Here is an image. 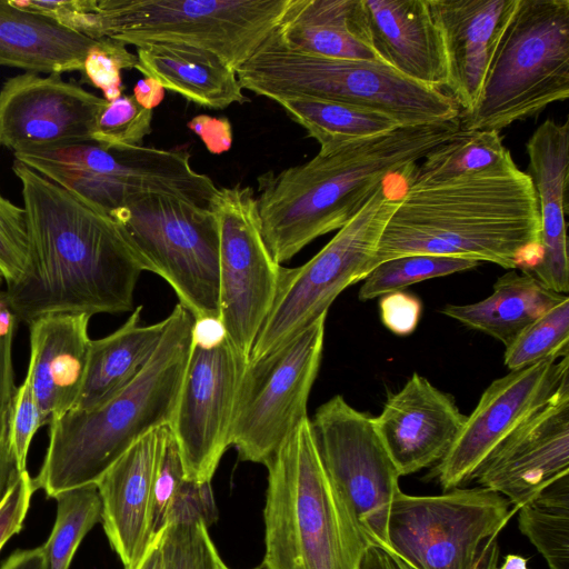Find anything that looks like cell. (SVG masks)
Here are the masks:
<instances>
[{
	"instance_id": "f35d334b",
	"label": "cell",
	"mask_w": 569,
	"mask_h": 569,
	"mask_svg": "<svg viewBox=\"0 0 569 569\" xmlns=\"http://www.w3.org/2000/svg\"><path fill=\"white\" fill-rule=\"evenodd\" d=\"M183 479V463L173 433L169 425L160 427L151 490L150 533L152 539L166 528L169 508Z\"/></svg>"
},
{
	"instance_id": "277c9868",
	"label": "cell",
	"mask_w": 569,
	"mask_h": 569,
	"mask_svg": "<svg viewBox=\"0 0 569 569\" xmlns=\"http://www.w3.org/2000/svg\"><path fill=\"white\" fill-rule=\"evenodd\" d=\"M137 377L104 403L70 410L49 426V445L36 489L58 493L96 483L133 443L170 425L192 349L194 317L178 303Z\"/></svg>"
},
{
	"instance_id": "db71d44e",
	"label": "cell",
	"mask_w": 569,
	"mask_h": 569,
	"mask_svg": "<svg viewBox=\"0 0 569 569\" xmlns=\"http://www.w3.org/2000/svg\"><path fill=\"white\" fill-rule=\"evenodd\" d=\"M218 569H229L223 562L219 566ZM257 569H264V568H257Z\"/></svg>"
},
{
	"instance_id": "2e32d148",
	"label": "cell",
	"mask_w": 569,
	"mask_h": 569,
	"mask_svg": "<svg viewBox=\"0 0 569 569\" xmlns=\"http://www.w3.org/2000/svg\"><path fill=\"white\" fill-rule=\"evenodd\" d=\"M567 378L569 355L509 371L493 380L436 467L441 487L451 490L472 480L497 446L542 408Z\"/></svg>"
},
{
	"instance_id": "c3c4849f",
	"label": "cell",
	"mask_w": 569,
	"mask_h": 569,
	"mask_svg": "<svg viewBox=\"0 0 569 569\" xmlns=\"http://www.w3.org/2000/svg\"><path fill=\"white\" fill-rule=\"evenodd\" d=\"M0 569H44L41 547L14 551Z\"/></svg>"
},
{
	"instance_id": "1f68e13d",
	"label": "cell",
	"mask_w": 569,
	"mask_h": 569,
	"mask_svg": "<svg viewBox=\"0 0 569 569\" xmlns=\"http://www.w3.org/2000/svg\"><path fill=\"white\" fill-rule=\"evenodd\" d=\"M518 511L521 532L549 569H569V475L545 487Z\"/></svg>"
},
{
	"instance_id": "74e56055",
	"label": "cell",
	"mask_w": 569,
	"mask_h": 569,
	"mask_svg": "<svg viewBox=\"0 0 569 569\" xmlns=\"http://www.w3.org/2000/svg\"><path fill=\"white\" fill-rule=\"evenodd\" d=\"M17 327L16 320L4 330H0V503L21 476L10 438V420L17 390L12 362Z\"/></svg>"
},
{
	"instance_id": "816d5d0a",
	"label": "cell",
	"mask_w": 569,
	"mask_h": 569,
	"mask_svg": "<svg viewBox=\"0 0 569 569\" xmlns=\"http://www.w3.org/2000/svg\"><path fill=\"white\" fill-rule=\"evenodd\" d=\"M497 569H528L527 559L518 555H508Z\"/></svg>"
},
{
	"instance_id": "cb8c5ba5",
	"label": "cell",
	"mask_w": 569,
	"mask_h": 569,
	"mask_svg": "<svg viewBox=\"0 0 569 569\" xmlns=\"http://www.w3.org/2000/svg\"><path fill=\"white\" fill-rule=\"evenodd\" d=\"M87 313H50L28 323L31 378L49 425L70 411L80 393L91 339Z\"/></svg>"
},
{
	"instance_id": "7dc6e473",
	"label": "cell",
	"mask_w": 569,
	"mask_h": 569,
	"mask_svg": "<svg viewBox=\"0 0 569 569\" xmlns=\"http://www.w3.org/2000/svg\"><path fill=\"white\" fill-rule=\"evenodd\" d=\"M132 96L141 107L152 110L163 100L164 89L153 79L144 77L134 84Z\"/></svg>"
},
{
	"instance_id": "484cf974",
	"label": "cell",
	"mask_w": 569,
	"mask_h": 569,
	"mask_svg": "<svg viewBox=\"0 0 569 569\" xmlns=\"http://www.w3.org/2000/svg\"><path fill=\"white\" fill-rule=\"evenodd\" d=\"M137 58L144 77L201 107L218 110L248 101L236 71L208 51L152 42L137 47Z\"/></svg>"
},
{
	"instance_id": "9a60e30c",
	"label": "cell",
	"mask_w": 569,
	"mask_h": 569,
	"mask_svg": "<svg viewBox=\"0 0 569 569\" xmlns=\"http://www.w3.org/2000/svg\"><path fill=\"white\" fill-rule=\"evenodd\" d=\"M248 360L228 338L192 349L169 425L177 441L184 478L211 481L230 447L240 381Z\"/></svg>"
},
{
	"instance_id": "44dd1931",
	"label": "cell",
	"mask_w": 569,
	"mask_h": 569,
	"mask_svg": "<svg viewBox=\"0 0 569 569\" xmlns=\"http://www.w3.org/2000/svg\"><path fill=\"white\" fill-rule=\"evenodd\" d=\"M528 176L533 184L540 219V261L526 272L548 289L567 295V189L569 179V123L548 118L526 142Z\"/></svg>"
},
{
	"instance_id": "f5cc1de1",
	"label": "cell",
	"mask_w": 569,
	"mask_h": 569,
	"mask_svg": "<svg viewBox=\"0 0 569 569\" xmlns=\"http://www.w3.org/2000/svg\"><path fill=\"white\" fill-rule=\"evenodd\" d=\"M3 283H4V279H3L2 274L0 273V295L2 292L1 288H2Z\"/></svg>"
},
{
	"instance_id": "7bdbcfd3",
	"label": "cell",
	"mask_w": 569,
	"mask_h": 569,
	"mask_svg": "<svg viewBox=\"0 0 569 569\" xmlns=\"http://www.w3.org/2000/svg\"><path fill=\"white\" fill-rule=\"evenodd\" d=\"M219 518L211 481L183 479L167 515V526L201 522L208 529ZM166 526V527H167Z\"/></svg>"
},
{
	"instance_id": "f6af8a7d",
	"label": "cell",
	"mask_w": 569,
	"mask_h": 569,
	"mask_svg": "<svg viewBox=\"0 0 569 569\" xmlns=\"http://www.w3.org/2000/svg\"><path fill=\"white\" fill-rule=\"evenodd\" d=\"M36 490L32 478L26 471L21 473L0 503V550L13 535L21 530Z\"/></svg>"
},
{
	"instance_id": "836d02e7",
	"label": "cell",
	"mask_w": 569,
	"mask_h": 569,
	"mask_svg": "<svg viewBox=\"0 0 569 569\" xmlns=\"http://www.w3.org/2000/svg\"><path fill=\"white\" fill-rule=\"evenodd\" d=\"M479 264L481 262L477 260L448 256L409 254L398 257L376 266L366 276L358 298L361 301L380 298L413 283L471 270Z\"/></svg>"
},
{
	"instance_id": "f546056e",
	"label": "cell",
	"mask_w": 569,
	"mask_h": 569,
	"mask_svg": "<svg viewBox=\"0 0 569 569\" xmlns=\"http://www.w3.org/2000/svg\"><path fill=\"white\" fill-rule=\"evenodd\" d=\"M277 103L309 137L317 140L320 150L387 133L401 127L397 120L385 113L337 101L296 98L279 100Z\"/></svg>"
},
{
	"instance_id": "52a82bcc",
	"label": "cell",
	"mask_w": 569,
	"mask_h": 569,
	"mask_svg": "<svg viewBox=\"0 0 569 569\" xmlns=\"http://www.w3.org/2000/svg\"><path fill=\"white\" fill-rule=\"evenodd\" d=\"M569 98V0H519L461 130L500 131Z\"/></svg>"
},
{
	"instance_id": "4dcf8cb0",
	"label": "cell",
	"mask_w": 569,
	"mask_h": 569,
	"mask_svg": "<svg viewBox=\"0 0 569 569\" xmlns=\"http://www.w3.org/2000/svg\"><path fill=\"white\" fill-rule=\"evenodd\" d=\"M410 184L431 183L515 164L498 131L459 129L422 158Z\"/></svg>"
},
{
	"instance_id": "83f0119b",
	"label": "cell",
	"mask_w": 569,
	"mask_h": 569,
	"mask_svg": "<svg viewBox=\"0 0 569 569\" xmlns=\"http://www.w3.org/2000/svg\"><path fill=\"white\" fill-rule=\"evenodd\" d=\"M142 306L112 333L91 340L83 383L71 410H91L128 386L153 355L166 320L141 325Z\"/></svg>"
},
{
	"instance_id": "9c48e42d",
	"label": "cell",
	"mask_w": 569,
	"mask_h": 569,
	"mask_svg": "<svg viewBox=\"0 0 569 569\" xmlns=\"http://www.w3.org/2000/svg\"><path fill=\"white\" fill-rule=\"evenodd\" d=\"M110 216L144 271L166 280L194 319L218 318L220 238L209 207L146 193L130 198Z\"/></svg>"
},
{
	"instance_id": "7c38bea8",
	"label": "cell",
	"mask_w": 569,
	"mask_h": 569,
	"mask_svg": "<svg viewBox=\"0 0 569 569\" xmlns=\"http://www.w3.org/2000/svg\"><path fill=\"white\" fill-rule=\"evenodd\" d=\"M322 315L243 371L231 425L230 447L242 461L267 466L308 418L307 405L323 350Z\"/></svg>"
},
{
	"instance_id": "d6986e66",
	"label": "cell",
	"mask_w": 569,
	"mask_h": 569,
	"mask_svg": "<svg viewBox=\"0 0 569 569\" xmlns=\"http://www.w3.org/2000/svg\"><path fill=\"white\" fill-rule=\"evenodd\" d=\"M466 419L451 395L413 372L388 396L373 423L400 476H407L439 462Z\"/></svg>"
},
{
	"instance_id": "ba28073f",
	"label": "cell",
	"mask_w": 569,
	"mask_h": 569,
	"mask_svg": "<svg viewBox=\"0 0 569 569\" xmlns=\"http://www.w3.org/2000/svg\"><path fill=\"white\" fill-rule=\"evenodd\" d=\"M291 0H94L86 36L208 51L234 71L278 29Z\"/></svg>"
},
{
	"instance_id": "e0dca14e",
	"label": "cell",
	"mask_w": 569,
	"mask_h": 569,
	"mask_svg": "<svg viewBox=\"0 0 569 569\" xmlns=\"http://www.w3.org/2000/svg\"><path fill=\"white\" fill-rule=\"evenodd\" d=\"M106 101L62 74L12 76L0 88V147L14 153L90 142Z\"/></svg>"
},
{
	"instance_id": "6da1fadb",
	"label": "cell",
	"mask_w": 569,
	"mask_h": 569,
	"mask_svg": "<svg viewBox=\"0 0 569 569\" xmlns=\"http://www.w3.org/2000/svg\"><path fill=\"white\" fill-rule=\"evenodd\" d=\"M29 253L4 300L27 325L50 313H119L133 309L144 268L119 223L19 161Z\"/></svg>"
},
{
	"instance_id": "ee69618b",
	"label": "cell",
	"mask_w": 569,
	"mask_h": 569,
	"mask_svg": "<svg viewBox=\"0 0 569 569\" xmlns=\"http://www.w3.org/2000/svg\"><path fill=\"white\" fill-rule=\"evenodd\" d=\"M382 325L397 336H409L418 327L422 313L421 300L409 292L397 290L380 297Z\"/></svg>"
},
{
	"instance_id": "8992f818",
	"label": "cell",
	"mask_w": 569,
	"mask_h": 569,
	"mask_svg": "<svg viewBox=\"0 0 569 569\" xmlns=\"http://www.w3.org/2000/svg\"><path fill=\"white\" fill-rule=\"evenodd\" d=\"M276 31L236 70L243 89L276 102L309 98L359 106L401 127L459 119L460 109L448 93L415 82L382 61L305 53L282 43Z\"/></svg>"
},
{
	"instance_id": "d6a6232c",
	"label": "cell",
	"mask_w": 569,
	"mask_h": 569,
	"mask_svg": "<svg viewBox=\"0 0 569 569\" xmlns=\"http://www.w3.org/2000/svg\"><path fill=\"white\" fill-rule=\"evenodd\" d=\"M54 499L56 521L40 546L44 569H69L84 536L101 521V499L94 483L62 491Z\"/></svg>"
},
{
	"instance_id": "60d3db41",
	"label": "cell",
	"mask_w": 569,
	"mask_h": 569,
	"mask_svg": "<svg viewBox=\"0 0 569 569\" xmlns=\"http://www.w3.org/2000/svg\"><path fill=\"white\" fill-rule=\"evenodd\" d=\"M29 253L27 216L0 191V273L6 284L23 274Z\"/></svg>"
},
{
	"instance_id": "8fae6325",
	"label": "cell",
	"mask_w": 569,
	"mask_h": 569,
	"mask_svg": "<svg viewBox=\"0 0 569 569\" xmlns=\"http://www.w3.org/2000/svg\"><path fill=\"white\" fill-rule=\"evenodd\" d=\"M397 208L385 184L365 207L310 260L297 268L282 267L272 308L253 343L256 361L289 341L327 315L335 299L363 280L382 231Z\"/></svg>"
},
{
	"instance_id": "681fc988",
	"label": "cell",
	"mask_w": 569,
	"mask_h": 569,
	"mask_svg": "<svg viewBox=\"0 0 569 569\" xmlns=\"http://www.w3.org/2000/svg\"><path fill=\"white\" fill-rule=\"evenodd\" d=\"M359 569H400L392 555L381 547L368 545L361 557Z\"/></svg>"
},
{
	"instance_id": "4316f807",
	"label": "cell",
	"mask_w": 569,
	"mask_h": 569,
	"mask_svg": "<svg viewBox=\"0 0 569 569\" xmlns=\"http://www.w3.org/2000/svg\"><path fill=\"white\" fill-rule=\"evenodd\" d=\"M96 42L50 18L0 0L1 67L47 74L81 72L86 54Z\"/></svg>"
},
{
	"instance_id": "f907efd6",
	"label": "cell",
	"mask_w": 569,
	"mask_h": 569,
	"mask_svg": "<svg viewBox=\"0 0 569 569\" xmlns=\"http://www.w3.org/2000/svg\"><path fill=\"white\" fill-rule=\"evenodd\" d=\"M133 569H161L159 536L153 539L141 561Z\"/></svg>"
},
{
	"instance_id": "ffe728a7",
	"label": "cell",
	"mask_w": 569,
	"mask_h": 569,
	"mask_svg": "<svg viewBox=\"0 0 569 569\" xmlns=\"http://www.w3.org/2000/svg\"><path fill=\"white\" fill-rule=\"evenodd\" d=\"M519 0H429L440 30L449 96L462 113L476 104Z\"/></svg>"
},
{
	"instance_id": "e575fe53",
	"label": "cell",
	"mask_w": 569,
	"mask_h": 569,
	"mask_svg": "<svg viewBox=\"0 0 569 569\" xmlns=\"http://www.w3.org/2000/svg\"><path fill=\"white\" fill-rule=\"evenodd\" d=\"M505 348L503 363L510 371L569 355V297L533 320Z\"/></svg>"
},
{
	"instance_id": "8d00e7d4",
	"label": "cell",
	"mask_w": 569,
	"mask_h": 569,
	"mask_svg": "<svg viewBox=\"0 0 569 569\" xmlns=\"http://www.w3.org/2000/svg\"><path fill=\"white\" fill-rule=\"evenodd\" d=\"M159 545L161 569H218L223 562L201 522L167 526Z\"/></svg>"
},
{
	"instance_id": "ac0fdd59",
	"label": "cell",
	"mask_w": 569,
	"mask_h": 569,
	"mask_svg": "<svg viewBox=\"0 0 569 569\" xmlns=\"http://www.w3.org/2000/svg\"><path fill=\"white\" fill-rule=\"evenodd\" d=\"M569 475V378L517 427L479 467L472 480L518 510L545 487Z\"/></svg>"
},
{
	"instance_id": "bcb514c9",
	"label": "cell",
	"mask_w": 569,
	"mask_h": 569,
	"mask_svg": "<svg viewBox=\"0 0 569 569\" xmlns=\"http://www.w3.org/2000/svg\"><path fill=\"white\" fill-rule=\"evenodd\" d=\"M188 128L202 140L213 154L228 151L232 143V128L228 118L199 114L188 122Z\"/></svg>"
},
{
	"instance_id": "f1b7e54d",
	"label": "cell",
	"mask_w": 569,
	"mask_h": 569,
	"mask_svg": "<svg viewBox=\"0 0 569 569\" xmlns=\"http://www.w3.org/2000/svg\"><path fill=\"white\" fill-rule=\"evenodd\" d=\"M492 289V293L483 300L468 305H446L440 311L507 347L533 320L568 297L517 270H509L499 277Z\"/></svg>"
},
{
	"instance_id": "5bb4252c",
	"label": "cell",
	"mask_w": 569,
	"mask_h": 569,
	"mask_svg": "<svg viewBox=\"0 0 569 569\" xmlns=\"http://www.w3.org/2000/svg\"><path fill=\"white\" fill-rule=\"evenodd\" d=\"M310 423L327 473L366 542L391 553L387 525L401 476L373 417L337 395L316 410Z\"/></svg>"
},
{
	"instance_id": "30bf717a",
	"label": "cell",
	"mask_w": 569,
	"mask_h": 569,
	"mask_svg": "<svg viewBox=\"0 0 569 569\" xmlns=\"http://www.w3.org/2000/svg\"><path fill=\"white\" fill-rule=\"evenodd\" d=\"M479 487L438 496H395L387 525L391 555L411 569H486L516 509Z\"/></svg>"
},
{
	"instance_id": "3957f363",
	"label": "cell",
	"mask_w": 569,
	"mask_h": 569,
	"mask_svg": "<svg viewBox=\"0 0 569 569\" xmlns=\"http://www.w3.org/2000/svg\"><path fill=\"white\" fill-rule=\"evenodd\" d=\"M460 129L459 119L400 127L319 152L307 162L258 177L262 238L281 264L315 239L339 230L385 179L415 166Z\"/></svg>"
},
{
	"instance_id": "7402d4cb",
	"label": "cell",
	"mask_w": 569,
	"mask_h": 569,
	"mask_svg": "<svg viewBox=\"0 0 569 569\" xmlns=\"http://www.w3.org/2000/svg\"><path fill=\"white\" fill-rule=\"evenodd\" d=\"M159 449V428L122 453L96 481L101 522L124 569H133L153 539L151 490Z\"/></svg>"
},
{
	"instance_id": "603a6c76",
	"label": "cell",
	"mask_w": 569,
	"mask_h": 569,
	"mask_svg": "<svg viewBox=\"0 0 569 569\" xmlns=\"http://www.w3.org/2000/svg\"><path fill=\"white\" fill-rule=\"evenodd\" d=\"M361 1L379 60L415 82L446 88L445 47L429 0Z\"/></svg>"
},
{
	"instance_id": "7a4b0ae2",
	"label": "cell",
	"mask_w": 569,
	"mask_h": 569,
	"mask_svg": "<svg viewBox=\"0 0 569 569\" xmlns=\"http://www.w3.org/2000/svg\"><path fill=\"white\" fill-rule=\"evenodd\" d=\"M435 254L528 272L540 261L533 184L517 164L445 181L409 184L397 199L370 263Z\"/></svg>"
},
{
	"instance_id": "4fadbf2b",
	"label": "cell",
	"mask_w": 569,
	"mask_h": 569,
	"mask_svg": "<svg viewBox=\"0 0 569 569\" xmlns=\"http://www.w3.org/2000/svg\"><path fill=\"white\" fill-rule=\"evenodd\" d=\"M209 208L220 238L218 318L230 343L249 361L276 299L282 266L262 238L251 187L218 188Z\"/></svg>"
},
{
	"instance_id": "ab89813d",
	"label": "cell",
	"mask_w": 569,
	"mask_h": 569,
	"mask_svg": "<svg viewBox=\"0 0 569 569\" xmlns=\"http://www.w3.org/2000/svg\"><path fill=\"white\" fill-rule=\"evenodd\" d=\"M137 64V54L131 53L124 43L103 37L88 50L82 79L100 89L103 99L112 101L123 93L121 70L136 69Z\"/></svg>"
},
{
	"instance_id": "d4e9b609",
	"label": "cell",
	"mask_w": 569,
	"mask_h": 569,
	"mask_svg": "<svg viewBox=\"0 0 569 569\" xmlns=\"http://www.w3.org/2000/svg\"><path fill=\"white\" fill-rule=\"evenodd\" d=\"M276 34L305 53L380 61L371 47L361 0H291Z\"/></svg>"
},
{
	"instance_id": "b9f144b4",
	"label": "cell",
	"mask_w": 569,
	"mask_h": 569,
	"mask_svg": "<svg viewBox=\"0 0 569 569\" xmlns=\"http://www.w3.org/2000/svg\"><path fill=\"white\" fill-rule=\"evenodd\" d=\"M44 425H49V421L37 401L31 378L27 373L23 382L17 387L10 420L11 446L21 473L28 471L27 459L32 438Z\"/></svg>"
},
{
	"instance_id": "d590c367",
	"label": "cell",
	"mask_w": 569,
	"mask_h": 569,
	"mask_svg": "<svg viewBox=\"0 0 569 569\" xmlns=\"http://www.w3.org/2000/svg\"><path fill=\"white\" fill-rule=\"evenodd\" d=\"M152 110L141 107L133 96L121 94L106 101L92 133V142L106 149L142 146L151 132Z\"/></svg>"
},
{
	"instance_id": "5b68a950",
	"label": "cell",
	"mask_w": 569,
	"mask_h": 569,
	"mask_svg": "<svg viewBox=\"0 0 569 569\" xmlns=\"http://www.w3.org/2000/svg\"><path fill=\"white\" fill-rule=\"evenodd\" d=\"M264 569H359L368 543L320 458L310 418L267 463Z\"/></svg>"
}]
</instances>
